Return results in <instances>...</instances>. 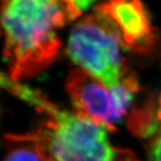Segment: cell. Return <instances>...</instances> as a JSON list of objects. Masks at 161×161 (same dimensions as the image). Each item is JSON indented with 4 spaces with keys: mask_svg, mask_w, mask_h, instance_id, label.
<instances>
[{
    "mask_svg": "<svg viewBox=\"0 0 161 161\" xmlns=\"http://www.w3.org/2000/svg\"><path fill=\"white\" fill-rule=\"evenodd\" d=\"M130 126L138 136L147 139V160L161 161V93L133 114Z\"/></svg>",
    "mask_w": 161,
    "mask_h": 161,
    "instance_id": "8992f818",
    "label": "cell"
},
{
    "mask_svg": "<svg viewBox=\"0 0 161 161\" xmlns=\"http://www.w3.org/2000/svg\"><path fill=\"white\" fill-rule=\"evenodd\" d=\"M68 18L61 0H0V33L9 78L19 82L47 69L58 55Z\"/></svg>",
    "mask_w": 161,
    "mask_h": 161,
    "instance_id": "6da1fadb",
    "label": "cell"
},
{
    "mask_svg": "<svg viewBox=\"0 0 161 161\" xmlns=\"http://www.w3.org/2000/svg\"><path fill=\"white\" fill-rule=\"evenodd\" d=\"M66 90L78 114L113 131L127 114L139 85L136 77L130 75L119 85L108 87L77 67L67 76Z\"/></svg>",
    "mask_w": 161,
    "mask_h": 161,
    "instance_id": "277c9868",
    "label": "cell"
},
{
    "mask_svg": "<svg viewBox=\"0 0 161 161\" xmlns=\"http://www.w3.org/2000/svg\"><path fill=\"white\" fill-rule=\"evenodd\" d=\"M116 161H138L135 155L127 149H120L119 154Z\"/></svg>",
    "mask_w": 161,
    "mask_h": 161,
    "instance_id": "9c48e42d",
    "label": "cell"
},
{
    "mask_svg": "<svg viewBox=\"0 0 161 161\" xmlns=\"http://www.w3.org/2000/svg\"><path fill=\"white\" fill-rule=\"evenodd\" d=\"M11 147L4 161H44L30 134L8 135Z\"/></svg>",
    "mask_w": 161,
    "mask_h": 161,
    "instance_id": "52a82bcc",
    "label": "cell"
},
{
    "mask_svg": "<svg viewBox=\"0 0 161 161\" xmlns=\"http://www.w3.org/2000/svg\"><path fill=\"white\" fill-rule=\"evenodd\" d=\"M124 48L121 33L114 22L94 10L72 27L67 54L79 68L108 87H114L132 75L122 53Z\"/></svg>",
    "mask_w": 161,
    "mask_h": 161,
    "instance_id": "3957f363",
    "label": "cell"
},
{
    "mask_svg": "<svg viewBox=\"0 0 161 161\" xmlns=\"http://www.w3.org/2000/svg\"><path fill=\"white\" fill-rule=\"evenodd\" d=\"M94 10L114 22L128 51L147 54L154 49L157 33L142 0H104Z\"/></svg>",
    "mask_w": 161,
    "mask_h": 161,
    "instance_id": "5b68a950",
    "label": "cell"
},
{
    "mask_svg": "<svg viewBox=\"0 0 161 161\" xmlns=\"http://www.w3.org/2000/svg\"><path fill=\"white\" fill-rule=\"evenodd\" d=\"M5 87L47 116L29 132L44 161H116L120 149L111 145L107 129L80 114L60 109L36 89L0 74Z\"/></svg>",
    "mask_w": 161,
    "mask_h": 161,
    "instance_id": "7a4b0ae2",
    "label": "cell"
},
{
    "mask_svg": "<svg viewBox=\"0 0 161 161\" xmlns=\"http://www.w3.org/2000/svg\"><path fill=\"white\" fill-rule=\"evenodd\" d=\"M97 0H61L69 21L75 20L92 6Z\"/></svg>",
    "mask_w": 161,
    "mask_h": 161,
    "instance_id": "ba28073f",
    "label": "cell"
}]
</instances>
